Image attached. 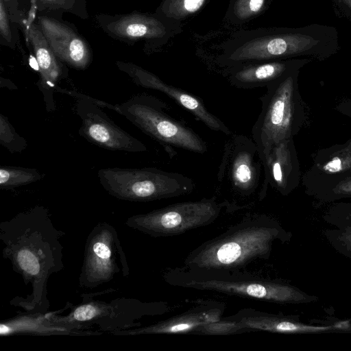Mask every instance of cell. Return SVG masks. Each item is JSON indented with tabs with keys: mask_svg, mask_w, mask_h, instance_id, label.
Segmentation results:
<instances>
[{
	"mask_svg": "<svg viewBox=\"0 0 351 351\" xmlns=\"http://www.w3.org/2000/svg\"><path fill=\"white\" fill-rule=\"evenodd\" d=\"M291 237L276 219L265 215L249 216L192 250L184 261V269L194 274L232 272L256 259L268 258L275 241L285 243Z\"/></svg>",
	"mask_w": 351,
	"mask_h": 351,
	"instance_id": "cell-1",
	"label": "cell"
},
{
	"mask_svg": "<svg viewBox=\"0 0 351 351\" xmlns=\"http://www.w3.org/2000/svg\"><path fill=\"white\" fill-rule=\"evenodd\" d=\"M4 254L24 280L31 282L34 295L43 296L47 278L61 269V245L47 210L36 206L1 225Z\"/></svg>",
	"mask_w": 351,
	"mask_h": 351,
	"instance_id": "cell-2",
	"label": "cell"
},
{
	"mask_svg": "<svg viewBox=\"0 0 351 351\" xmlns=\"http://www.w3.org/2000/svg\"><path fill=\"white\" fill-rule=\"evenodd\" d=\"M217 184L226 207L231 210L250 207L265 197L269 182L254 140L241 134L228 135Z\"/></svg>",
	"mask_w": 351,
	"mask_h": 351,
	"instance_id": "cell-3",
	"label": "cell"
},
{
	"mask_svg": "<svg viewBox=\"0 0 351 351\" xmlns=\"http://www.w3.org/2000/svg\"><path fill=\"white\" fill-rule=\"evenodd\" d=\"M311 36L284 29L259 27L232 32L213 45V61L221 70L256 62L287 60L318 44Z\"/></svg>",
	"mask_w": 351,
	"mask_h": 351,
	"instance_id": "cell-4",
	"label": "cell"
},
{
	"mask_svg": "<svg viewBox=\"0 0 351 351\" xmlns=\"http://www.w3.org/2000/svg\"><path fill=\"white\" fill-rule=\"evenodd\" d=\"M298 74L295 70L269 84L260 98L261 111L252 128V135L261 157L278 143L293 138L306 121Z\"/></svg>",
	"mask_w": 351,
	"mask_h": 351,
	"instance_id": "cell-5",
	"label": "cell"
},
{
	"mask_svg": "<svg viewBox=\"0 0 351 351\" xmlns=\"http://www.w3.org/2000/svg\"><path fill=\"white\" fill-rule=\"evenodd\" d=\"M104 189L113 197L131 202H150L192 193L191 178L155 167H110L98 171Z\"/></svg>",
	"mask_w": 351,
	"mask_h": 351,
	"instance_id": "cell-6",
	"label": "cell"
},
{
	"mask_svg": "<svg viewBox=\"0 0 351 351\" xmlns=\"http://www.w3.org/2000/svg\"><path fill=\"white\" fill-rule=\"evenodd\" d=\"M118 107V113L165 147L173 146L201 154L208 150L205 141L166 112L167 104L154 96L138 94Z\"/></svg>",
	"mask_w": 351,
	"mask_h": 351,
	"instance_id": "cell-7",
	"label": "cell"
},
{
	"mask_svg": "<svg viewBox=\"0 0 351 351\" xmlns=\"http://www.w3.org/2000/svg\"><path fill=\"white\" fill-rule=\"evenodd\" d=\"M190 277L180 278L179 286L210 291L279 304H303L317 301L295 286L281 280L237 278L230 273L204 274L185 271Z\"/></svg>",
	"mask_w": 351,
	"mask_h": 351,
	"instance_id": "cell-8",
	"label": "cell"
},
{
	"mask_svg": "<svg viewBox=\"0 0 351 351\" xmlns=\"http://www.w3.org/2000/svg\"><path fill=\"white\" fill-rule=\"evenodd\" d=\"M226 207L215 197L197 201L179 202L132 216L126 225L154 237L181 234L189 230L208 225Z\"/></svg>",
	"mask_w": 351,
	"mask_h": 351,
	"instance_id": "cell-9",
	"label": "cell"
},
{
	"mask_svg": "<svg viewBox=\"0 0 351 351\" xmlns=\"http://www.w3.org/2000/svg\"><path fill=\"white\" fill-rule=\"evenodd\" d=\"M128 271L125 256L117 232L110 225L98 224L86 241L80 284L93 288Z\"/></svg>",
	"mask_w": 351,
	"mask_h": 351,
	"instance_id": "cell-10",
	"label": "cell"
},
{
	"mask_svg": "<svg viewBox=\"0 0 351 351\" xmlns=\"http://www.w3.org/2000/svg\"><path fill=\"white\" fill-rule=\"evenodd\" d=\"M78 96L76 112L82 123L80 134L100 147L129 152H143L147 147L138 139L119 127L104 112L93 98L75 93Z\"/></svg>",
	"mask_w": 351,
	"mask_h": 351,
	"instance_id": "cell-11",
	"label": "cell"
},
{
	"mask_svg": "<svg viewBox=\"0 0 351 351\" xmlns=\"http://www.w3.org/2000/svg\"><path fill=\"white\" fill-rule=\"evenodd\" d=\"M117 65L121 71L127 73L138 86L164 93L191 112L209 129L222 132L227 136L231 134L229 128L207 109L201 98L166 83L155 74L134 64L117 62Z\"/></svg>",
	"mask_w": 351,
	"mask_h": 351,
	"instance_id": "cell-12",
	"label": "cell"
},
{
	"mask_svg": "<svg viewBox=\"0 0 351 351\" xmlns=\"http://www.w3.org/2000/svg\"><path fill=\"white\" fill-rule=\"evenodd\" d=\"M236 321L246 332L267 331L285 334L322 333L350 329L349 322L335 324H306L296 316L272 314L252 308H243L228 317Z\"/></svg>",
	"mask_w": 351,
	"mask_h": 351,
	"instance_id": "cell-13",
	"label": "cell"
},
{
	"mask_svg": "<svg viewBox=\"0 0 351 351\" xmlns=\"http://www.w3.org/2000/svg\"><path fill=\"white\" fill-rule=\"evenodd\" d=\"M112 34L129 39H143L162 46L182 32V23L155 14H133L108 25Z\"/></svg>",
	"mask_w": 351,
	"mask_h": 351,
	"instance_id": "cell-14",
	"label": "cell"
},
{
	"mask_svg": "<svg viewBox=\"0 0 351 351\" xmlns=\"http://www.w3.org/2000/svg\"><path fill=\"white\" fill-rule=\"evenodd\" d=\"M261 158L269 184L282 195L298 186L301 173L293 138L278 143Z\"/></svg>",
	"mask_w": 351,
	"mask_h": 351,
	"instance_id": "cell-15",
	"label": "cell"
},
{
	"mask_svg": "<svg viewBox=\"0 0 351 351\" xmlns=\"http://www.w3.org/2000/svg\"><path fill=\"white\" fill-rule=\"evenodd\" d=\"M40 29L55 55L69 66L85 69L91 55L86 43L69 27L47 17L39 19Z\"/></svg>",
	"mask_w": 351,
	"mask_h": 351,
	"instance_id": "cell-16",
	"label": "cell"
},
{
	"mask_svg": "<svg viewBox=\"0 0 351 351\" xmlns=\"http://www.w3.org/2000/svg\"><path fill=\"white\" fill-rule=\"evenodd\" d=\"M298 61L289 60L249 62L221 69L232 86L241 89L265 87L269 84L298 70Z\"/></svg>",
	"mask_w": 351,
	"mask_h": 351,
	"instance_id": "cell-17",
	"label": "cell"
},
{
	"mask_svg": "<svg viewBox=\"0 0 351 351\" xmlns=\"http://www.w3.org/2000/svg\"><path fill=\"white\" fill-rule=\"evenodd\" d=\"M221 304H201L169 319L131 332L134 335L192 333L198 327L221 319Z\"/></svg>",
	"mask_w": 351,
	"mask_h": 351,
	"instance_id": "cell-18",
	"label": "cell"
},
{
	"mask_svg": "<svg viewBox=\"0 0 351 351\" xmlns=\"http://www.w3.org/2000/svg\"><path fill=\"white\" fill-rule=\"evenodd\" d=\"M28 37L33 46L40 73L41 89L45 90V94L47 93L52 99L49 91L55 88L60 80L62 75V68L41 29L35 25H32L28 30Z\"/></svg>",
	"mask_w": 351,
	"mask_h": 351,
	"instance_id": "cell-19",
	"label": "cell"
},
{
	"mask_svg": "<svg viewBox=\"0 0 351 351\" xmlns=\"http://www.w3.org/2000/svg\"><path fill=\"white\" fill-rule=\"evenodd\" d=\"M315 181L304 182L306 193L319 202H332L351 198V170L333 175H314Z\"/></svg>",
	"mask_w": 351,
	"mask_h": 351,
	"instance_id": "cell-20",
	"label": "cell"
},
{
	"mask_svg": "<svg viewBox=\"0 0 351 351\" xmlns=\"http://www.w3.org/2000/svg\"><path fill=\"white\" fill-rule=\"evenodd\" d=\"M349 170H351V150L341 151L332 147L317 152L315 165L308 173L333 175Z\"/></svg>",
	"mask_w": 351,
	"mask_h": 351,
	"instance_id": "cell-21",
	"label": "cell"
},
{
	"mask_svg": "<svg viewBox=\"0 0 351 351\" xmlns=\"http://www.w3.org/2000/svg\"><path fill=\"white\" fill-rule=\"evenodd\" d=\"M267 0H230L223 22L231 25H242L262 14Z\"/></svg>",
	"mask_w": 351,
	"mask_h": 351,
	"instance_id": "cell-22",
	"label": "cell"
},
{
	"mask_svg": "<svg viewBox=\"0 0 351 351\" xmlns=\"http://www.w3.org/2000/svg\"><path fill=\"white\" fill-rule=\"evenodd\" d=\"M210 0H162L156 12L182 23L199 12Z\"/></svg>",
	"mask_w": 351,
	"mask_h": 351,
	"instance_id": "cell-23",
	"label": "cell"
},
{
	"mask_svg": "<svg viewBox=\"0 0 351 351\" xmlns=\"http://www.w3.org/2000/svg\"><path fill=\"white\" fill-rule=\"evenodd\" d=\"M44 176L36 169L1 166L0 169V187L1 189H9L27 185L43 179Z\"/></svg>",
	"mask_w": 351,
	"mask_h": 351,
	"instance_id": "cell-24",
	"label": "cell"
},
{
	"mask_svg": "<svg viewBox=\"0 0 351 351\" xmlns=\"http://www.w3.org/2000/svg\"><path fill=\"white\" fill-rule=\"evenodd\" d=\"M335 228L326 229L324 235L338 253L351 260V222L337 223Z\"/></svg>",
	"mask_w": 351,
	"mask_h": 351,
	"instance_id": "cell-25",
	"label": "cell"
},
{
	"mask_svg": "<svg viewBox=\"0 0 351 351\" xmlns=\"http://www.w3.org/2000/svg\"><path fill=\"white\" fill-rule=\"evenodd\" d=\"M0 143L11 153L21 152L27 147V141L16 132L3 114H0Z\"/></svg>",
	"mask_w": 351,
	"mask_h": 351,
	"instance_id": "cell-26",
	"label": "cell"
},
{
	"mask_svg": "<svg viewBox=\"0 0 351 351\" xmlns=\"http://www.w3.org/2000/svg\"><path fill=\"white\" fill-rule=\"evenodd\" d=\"M246 332L236 321L228 317L217 322L202 325L192 333L197 335H226Z\"/></svg>",
	"mask_w": 351,
	"mask_h": 351,
	"instance_id": "cell-27",
	"label": "cell"
},
{
	"mask_svg": "<svg viewBox=\"0 0 351 351\" xmlns=\"http://www.w3.org/2000/svg\"><path fill=\"white\" fill-rule=\"evenodd\" d=\"M323 219L332 226L351 222V202H340L334 204L326 211Z\"/></svg>",
	"mask_w": 351,
	"mask_h": 351,
	"instance_id": "cell-28",
	"label": "cell"
},
{
	"mask_svg": "<svg viewBox=\"0 0 351 351\" xmlns=\"http://www.w3.org/2000/svg\"><path fill=\"white\" fill-rule=\"evenodd\" d=\"M101 310L99 307L90 304H86L76 308L71 314L69 321H86L99 316Z\"/></svg>",
	"mask_w": 351,
	"mask_h": 351,
	"instance_id": "cell-29",
	"label": "cell"
},
{
	"mask_svg": "<svg viewBox=\"0 0 351 351\" xmlns=\"http://www.w3.org/2000/svg\"><path fill=\"white\" fill-rule=\"evenodd\" d=\"M0 33L1 36L10 42L12 39L11 30L3 0H0Z\"/></svg>",
	"mask_w": 351,
	"mask_h": 351,
	"instance_id": "cell-30",
	"label": "cell"
},
{
	"mask_svg": "<svg viewBox=\"0 0 351 351\" xmlns=\"http://www.w3.org/2000/svg\"><path fill=\"white\" fill-rule=\"evenodd\" d=\"M338 109L342 113L351 117V100L342 102L338 106ZM335 148L341 151L351 150V139L343 145L333 146Z\"/></svg>",
	"mask_w": 351,
	"mask_h": 351,
	"instance_id": "cell-31",
	"label": "cell"
},
{
	"mask_svg": "<svg viewBox=\"0 0 351 351\" xmlns=\"http://www.w3.org/2000/svg\"><path fill=\"white\" fill-rule=\"evenodd\" d=\"M44 4L49 5H62L64 3V0H40Z\"/></svg>",
	"mask_w": 351,
	"mask_h": 351,
	"instance_id": "cell-32",
	"label": "cell"
},
{
	"mask_svg": "<svg viewBox=\"0 0 351 351\" xmlns=\"http://www.w3.org/2000/svg\"><path fill=\"white\" fill-rule=\"evenodd\" d=\"M342 1L351 10V0H342Z\"/></svg>",
	"mask_w": 351,
	"mask_h": 351,
	"instance_id": "cell-33",
	"label": "cell"
},
{
	"mask_svg": "<svg viewBox=\"0 0 351 351\" xmlns=\"http://www.w3.org/2000/svg\"><path fill=\"white\" fill-rule=\"evenodd\" d=\"M3 1H8V0H3Z\"/></svg>",
	"mask_w": 351,
	"mask_h": 351,
	"instance_id": "cell-34",
	"label": "cell"
}]
</instances>
